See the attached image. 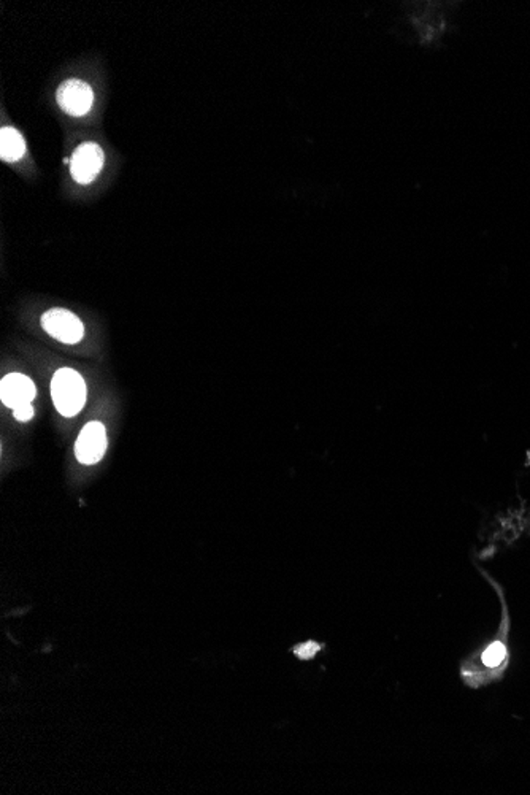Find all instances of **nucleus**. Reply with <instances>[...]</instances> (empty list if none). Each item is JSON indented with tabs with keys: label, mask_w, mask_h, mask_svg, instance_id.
Returning <instances> with one entry per match:
<instances>
[{
	"label": "nucleus",
	"mask_w": 530,
	"mask_h": 795,
	"mask_svg": "<svg viewBox=\"0 0 530 795\" xmlns=\"http://www.w3.org/2000/svg\"><path fill=\"white\" fill-rule=\"evenodd\" d=\"M51 398L63 417H75L86 404L88 387L82 375L74 368H61L51 381Z\"/></svg>",
	"instance_id": "obj_1"
},
{
	"label": "nucleus",
	"mask_w": 530,
	"mask_h": 795,
	"mask_svg": "<svg viewBox=\"0 0 530 795\" xmlns=\"http://www.w3.org/2000/svg\"><path fill=\"white\" fill-rule=\"evenodd\" d=\"M42 327L48 336L65 345H75L85 336L82 319L65 308H51L44 313Z\"/></svg>",
	"instance_id": "obj_2"
},
{
	"label": "nucleus",
	"mask_w": 530,
	"mask_h": 795,
	"mask_svg": "<svg viewBox=\"0 0 530 795\" xmlns=\"http://www.w3.org/2000/svg\"><path fill=\"white\" fill-rule=\"evenodd\" d=\"M105 155L104 149L95 142H85L74 151L70 157V174L80 185L93 183L104 167Z\"/></svg>",
	"instance_id": "obj_3"
},
{
	"label": "nucleus",
	"mask_w": 530,
	"mask_h": 795,
	"mask_svg": "<svg viewBox=\"0 0 530 795\" xmlns=\"http://www.w3.org/2000/svg\"><path fill=\"white\" fill-rule=\"evenodd\" d=\"M56 100L57 106H61L64 113L80 118L89 113L93 106V87L89 86L86 81L70 78L57 87Z\"/></svg>",
	"instance_id": "obj_4"
},
{
	"label": "nucleus",
	"mask_w": 530,
	"mask_h": 795,
	"mask_svg": "<svg viewBox=\"0 0 530 795\" xmlns=\"http://www.w3.org/2000/svg\"><path fill=\"white\" fill-rule=\"evenodd\" d=\"M106 451V432L99 421L86 424L75 443L76 459L86 466L97 464Z\"/></svg>",
	"instance_id": "obj_5"
},
{
	"label": "nucleus",
	"mask_w": 530,
	"mask_h": 795,
	"mask_svg": "<svg viewBox=\"0 0 530 795\" xmlns=\"http://www.w3.org/2000/svg\"><path fill=\"white\" fill-rule=\"evenodd\" d=\"M37 396V387L29 377L23 373H8L0 383V398L8 408H18L32 404Z\"/></svg>",
	"instance_id": "obj_6"
},
{
	"label": "nucleus",
	"mask_w": 530,
	"mask_h": 795,
	"mask_svg": "<svg viewBox=\"0 0 530 795\" xmlns=\"http://www.w3.org/2000/svg\"><path fill=\"white\" fill-rule=\"evenodd\" d=\"M25 155V140L15 127L0 131V157L4 162H16Z\"/></svg>",
	"instance_id": "obj_7"
},
{
	"label": "nucleus",
	"mask_w": 530,
	"mask_h": 795,
	"mask_svg": "<svg viewBox=\"0 0 530 795\" xmlns=\"http://www.w3.org/2000/svg\"><path fill=\"white\" fill-rule=\"evenodd\" d=\"M505 659L506 648L502 641H494L493 645H489V647L485 649V652H483V656H481L483 664L489 667V669L499 667Z\"/></svg>",
	"instance_id": "obj_8"
},
{
	"label": "nucleus",
	"mask_w": 530,
	"mask_h": 795,
	"mask_svg": "<svg viewBox=\"0 0 530 795\" xmlns=\"http://www.w3.org/2000/svg\"><path fill=\"white\" fill-rule=\"evenodd\" d=\"M321 649L318 643H315V641H306L304 645H299L297 648H294V654L300 659H312L316 656V652Z\"/></svg>",
	"instance_id": "obj_9"
},
{
	"label": "nucleus",
	"mask_w": 530,
	"mask_h": 795,
	"mask_svg": "<svg viewBox=\"0 0 530 795\" xmlns=\"http://www.w3.org/2000/svg\"><path fill=\"white\" fill-rule=\"evenodd\" d=\"M13 417L16 418L21 423H27L34 418V407L31 404L23 405L13 410Z\"/></svg>",
	"instance_id": "obj_10"
}]
</instances>
